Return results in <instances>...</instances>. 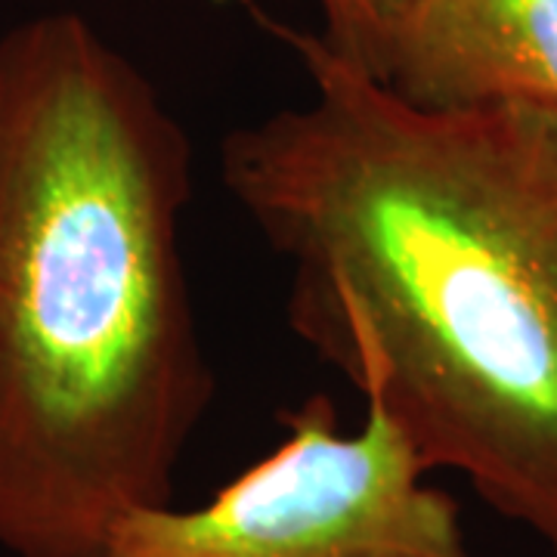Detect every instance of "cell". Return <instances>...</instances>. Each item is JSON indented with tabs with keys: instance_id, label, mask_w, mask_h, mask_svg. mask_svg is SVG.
<instances>
[{
	"instance_id": "6",
	"label": "cell",
	"mask_w": 557,
	"mask_h": 557,
	"mask_svg": "<svg viewBox=\"0 0 557 557\" xmlns=\"http://www.w3.org/2000/svg\"><path fill=\"white\" fill-rule=\"evenodd\" d=\"M214 3H230V0H214Z\"/></svg>"
},
{
	"instance_id": "2",
	"label": "cell",
	"mask_w": 557,
	"mask_h": 557,
	"mask_svg": "<svg viewBox=\"0 0 557 557\" xmlns=\"http://www.w3.org/2000/svg\"><path fill=\"white\" fill-rule=\"evenodd\" d=\"M193 143L75 10L0 35V548L84 557L171 505L214 399L183 260Z\"/></svg>"
},
{
	"instance_id": "3",
	"label": "cell",
	"mask_w": 557,
	"mask_h": 557,
	"mask_svg": "<svg viewBox=\"0 0 557 557\" xmlns=\"http://www.w3.org/2000/svg\"><path fill=\"white\" fill-rule=\"evenodd\" d=\"M341 431L329 394L285 409V437L199 508H137L84 557H474L458 502L391 418Z\"/></svg>"
},
{
	"instance_id": "5",
	"label": "cell",
	"mask_w": 557,
	"mask_h": 557,
	"mask_svg": "<svg viewBox=\"0 0 557 557\" xmlns=\"http://www.w3.org/2000/svg\"><path fill=\"white\" fill-rule=\"evenodd\" d=\"M412 3L416 0H319L325 20L319 40L335 57L379 81L394 35Z\"/></svg>"
},
{
	"instance_id": "4",
	"label": "cell",
	"mask_w": 557,
	"mask_h": 557,
	"mask_svg": "<svg viewBox=\"0 0 557 557\" xmlns=\"http://www.w3.org/2000/svg\"><path fill=\"white\" fill-rule=\"evenodd\" d=\"M379 81L431 112L557 106V0H416Z\"/></svg>"
},
{
	"instance_id": "1",
	"label": "cell",
	"mask_w": 557,
	"mask_h": 557,
	"mask_svg": "<svg viewBox=\"0 0 557 557\" xmlns=\"http://www.w3.org/2000/svg\"><path fill=\"white\" fill-rule=\"evenodd\" d=\"M263 25L313 94L230 131L220 177L288 263L292 332L557 557V106L418 109Z\"/></svg>"
}]
</instances>
